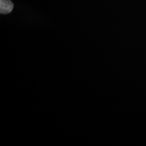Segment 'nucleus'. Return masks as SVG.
Masks as SVG:
<instances>
[{
	"mask_svg": "<svg viewBox=\"0 0 146 146\" xmlns=\"http://www.w3.org/2000/svg\"><path fill=\"white\" fill-rule=\"evenodd\" d=\"M14 4L10 0H0V12L2 14L10 13L13 10Z\"/></svg>",
	"mask_w": 146,
	"mask_h": 146,
	"instance_id": "obj_1",
	"label": "nucleus"
}]
</instances>
